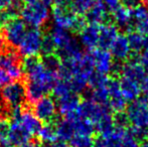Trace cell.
Here are the masks:
<instances>
[{"label":"cell","instance_id":"484cf974","mask_svg":"<svg viewBox=\"0 0 148 147\" xmlns=\"http://www.w3.org/2000/svg\"><path fill=\"white\" fill-rule=\"evenodd\" d=\"M25 92H26V99L29 103H36L41 98L45 97L47 93L49 91L47 88L42 87L41 85H38L36 83L27 82V85L25 87Z\"/></svg>","mask_w":148,"mask_h":147},{"label":"cell","instance_id":"83f0119b","mask_svg":"<svg viewBox=\"0 0 148 147\" xmlns=\"http://www.w3.org/2000/svg\"><path fill=\"white\" fill-rule=\"evenodd\" d=\"M55 127L56 131H57L58 139H60L62 142H69V140L73 135V132H74L72 121L69 119H62L58 122Z\"/></svg>","mask_w":148,"mask_h":147},{"label":"cell","instance_id":"7c38bea8","mask_svg":"<svg viewBox=\"0 0 148 147\" xmlns=\"http://www.w3.org/2000/svg\"><path fill=\"white\" fill-rule=\"evenodd\" d=\"M26 24L19 18H12L4 26V38L11 46H17L20 44L24 36L26 34Z\"/></svg>","mask_w":148,"mask_h":147},{"label":"cell","instance_id":"681fc988","mask_svg":"<svg viewBox=\"0 0 148 147\" xmlns=\"http://www.w3.org/2000/svg\"><path fill=\"white\" fill-rule=\"evenodd\" d=\"M146 137H147V139H148V129H147V131H146Z\"/></svg>","mask_w":148,"mask_h":147},{"label":"cell","instance_id":"7bdbcfd3","mask_svg":"<svg viewBox=\"0 0 148 147\" xmlns=\"http://www.w3.org/2000/svg\"><path fill=\"white\" fill-rule=\"evenodd\" d=\"M143 91L145 92V94H146V96H147V99H148V76H147L146 80H145L144 86H143Z\"/></svg>","mask_w":148,"mask_h":147},{"label":"cell","instance_id":"836d02e7","mask_svg":"<svg viewBox=\"0 0 148 147\" xmlns=\"http://www.w3.org/2000/svg\"><path fill=\"white\" fill-rule=\"evenodd\" d=\"M103 4L106 6L107 10L109 12H115L116 10L121 7L122 4V0H102Z\"/></svg>","mask_w":148,"mask_h":147},{"label":"cell","instance_id":"60d3db41","mask_svg":"<svg viewBox=\"0 0 148 147\" xmlns=\"http://www.w3.org/2000/svg\"><path fill=\"white\" fill-rule=\"evenodd\" d=\"M7 127V125L5 124V119H4L3 114L0 112V130H3Z\"/></svg>","mask_w":148,"mask_h":147},{"label":"cell","instance_id":"ee69618b","mask_svg":"<svg viewBox=\"0 0 148 147\" xmlns=\"http://www.w3.org/2000/svg\"><path fill=\"white\" fill-rule=\"evenodd\" d=\"M4 43H5V38H4V36L0 34V51H2V49H3Z\"/></svg>","mask_w":148,"mask_h":147},{"label":"cell","instance_id":"6da1fadb","mask_svg":"<svg viewBox=\"0 0 148 147\" xmlns=\"http://www.w3.org/2000/svg\"><path fill=\"white\" fill-rule=\"evenodd\" d=\"M120 75L119 85L127 102H132L139 98L148 76V72L140 62L129 61L125 63L121 68Z\"/></svg>","mask_w":148,"mask_h":147},{"label":"cell","instance_id":"7a4b0ae2","mask_svg":"<svg viewBox=\"0 0 148 147\" xmlns=\"http://www.w3.org/2000/svg\"><path fill=\"white\" fill-rule=\"evenodd\" d=\"M80 116L89 120L95 129L101 134L115 125L113 112L108 105L96 102L92 99L82 102L80 107Z\"/></svg>","mask_w":148,"mask_h":147},{"label":"cell","instance_id":"4dcf8cb0","mask_svg":"<svg viewBox=\"0 0 148 147\" xmlns=\"http://www.w3.org/2000/svg\"><path fill=\"white\" fill-rule=\"evenodd\" d=\"M53 96L59 100V99L68 96V95L72 94V93H74V92H73L69 82L64 81V80H59L56 83L55 86H53Z\"/></svg>","mask_w":148,"mask_h":147},{"label":"cell","instance_id":"30bf717a","mask_svg":"<svg viewBox=\"0 0 148 147\" xmlns=\"http://www.w3.org/2000/svg\"><path fill=\"white\" fill-rule=\"evenodd\" d=\"M42 32L38 28H30L26 31L23 39L18 45V51L21 55L25 57H36L41 51L43 40Z\"/></svg>","mask_w":148,"mask_h":147},{"label":"cell","instance_id":"8fae6325","mask_svg":"<svg viewBox=\"0 0 148 147\" xmlns=\"http://www.w3.org/2000/svg\"><path fill=\"white\" fill-rule=\"evenodd\" d=\"M91 57L93 61L95 72L102 76H108L115 70V59L108 49H98L91 51Z\"/></svg>","mask_w":148,"mask_h":147},{"label":"cell","instance_id":"cb8c5ba5","mask_svg":"<svg viewBox=\"0 0 148 147\" xmlns=\"http://www.w3.org/2000/svg\"><path fill=\"white\" fill-rule=\"evenodd\" d=\"M113 18L115 21V25L124 29H129V27L134 22L132 10L125 6H121L119 9L113 12Z\"/></svg>","mask_w":148,"mask_h":147},{"label":"cell","instance_id":"e0dca14e","mask_svg":"<svg viewBox=\"0 0 148 147\" xmlns=\"http://www.w3.org/2000/svg\"><path fill=\"white\" fill-rule=\"evenodd\" d=\"M6 134L9 142L13 147H18L24 143L29 142L31 135L23 128L17 119L12 118L6 128Z\"/></svg>","mask_w":148,"mask_h":147},{"label":"cell","instance_id":"bcb514c9","mask_svg":"<svg viewBox=\"0 0 148 147\" xmlns=\"http://www.w3.org/2000/svg\"><path fill=\"white\" fill-rule=\"evenodd\" d=\"M20 2L25 4H29V3H33V2H37V1H42V0H19Z\"/></svg>","mask_w":148,"mask_h":147},{"label":"cell","instance_id":"7dc6e473","mask_svg":"<svg viewBox=\"0 0 148 147\" xmlns=\"http://www.w3.org/2000/svg\"><path fill=\"white\" fill-rule=\"evenodd\" d=\"M140 147H148V143L143 144V145H142V146H140Z\"/></svg>","mask_w":148,"mask_h":147},{"label":"cell","instance_id":"e575fe53","mask_svg":"<svg viewBox=\"0 0 148 147\" xmlns=\"http://www.w3.org/2000/svg\"><path fill=\"white\" fill-rule=\"evenodd\" d=\"M11 77L8 74L7 71H5L4 69L0 68V87L3 88L4 86L8 85L9 83H11Z\"/></svg>","mask_w":148,"mask_h":147},{"label":"cell","instance_id":"9a60e30c","mask_svg":"<svg viewBox=\"0 0 148 147\" xmlns=\"http://www.w3.org/2000/svg\"><path fill=\"white\" fill-rule=\"evenodd\" d=\"M82 102L77 94L72 93L58 100V109L64 119H74L80 116V107Z\"/></svg>","mask_w":148,"mask_h":147},{"label":"cell","instance_id":"b9f144b4","mask_svg":"<svg viewBox=\"0 0 148 147\" xmlns=\"http://www.w3.org/2000/svg\"><path fill=\"white\" fill-rule=\"evenodd\" d=\"M18 147H40L37 143H35V142H27V143H24L22 144V145L18 146Z\"/></svg>","mask_w":148,"mask_h":147},{"label":"cell","instance_id":"4fadbf2b","mask_svg":"<svg viewBox=\"0 0 148 147\" xmlns=\"http://www.w3.org/2000/svg\"><path fill=\"white\" fill-rule=\"evenodd\" d=\"M0 68L8 72L12 80H20L23 77L24 71L20 65L17 53L12 51H5L0 53Z\"/></svg>","mask_w":148,"mask_h":147},{"label":"cell","instance_id":"f35d334b","mask_svg":"<svg viewBox=\"0 0 148 147\" xmlns=\"http://www.w3.org/2000/svg\"><path fill=\"white\" fill-rule=\"evenodd\" d=\"M15 1L16 0H0V9H8Z\"/></svg>","mask_w":148,"mask_h":147},{"label":"cell","instance_id":"8d00e7d4","mask_svg":"<svg viewBox=\"0 0 148 147\" xmlns=\"http://www.w3.org/2000/svg\"><path fill=\"white\" fill-rule=\"evenodd\" d=\"M10 19H12V17L7 10L0 9V27H4Z\"/></svg>","mask_w":148,"mask_h":147},{"label":"cell","instance_id":"9c48e42d","mask_svg":"<svg viewBox=\"0 0 148 147\" xmlns=\"http://www.w3.org/2000/svg\"><path fill=\"white\" fill-rule=\"evenodd\" d=\"M0 98L10 111L20 109L26 100L25 86L20 81L9 83L2 88Z\"/></svg>","mask_w":148,"mask_h":147},{"label":"cell","instance_id":"f1b7e54d","mask_svg":"<svg viewBox=\"0 0 148 147\" xmlns=\"http://www.w3.org/2000/svg\"><path fill=\"white\" fill-rule=\"evenodd\" d=\"M100 1L101 0H66L68 5L70 6L71 9L79 15L86 14V12L92 6H94Z\"/></svg>","mask_w":148,"mask_h":147},{"label":"cell","instance_id":"52a82bcc","mask_svg":"<svg viewBox=\"0 0 148 147\" xmlns=\"http://www.w3.org/2000/svg\"><path fill=\"white\" fill-rule=\"evenodd\" d=\"M49 36H51L56 49L59 51V55L62 57V59L75 57L83 53L81 51L80 41L68 30L53 26Z\"/></svg>","mask_w":148,"mask_h":147},{"label":"cell","instance_id":"ab89813d","mask_svg":"<svg viewBox=\"0 0 148 147\" xmlns=\"http://www.w3.org/2000/svg\"><path fill=\"white\" fill-rule=\"evenodd\" d=\"M47 147H70V145L66 144V142H62V141H60V142H56V143H53V144H49V146Z\"/></svg>","mask_w":148,"mask_h":147},{"label":"cell","instance_id":"f907efd6","mask_svg":"<svg viewBox=\"0 0 148 147\" xmlns=\"http://www.w3.org/2000/svg\"><path fill=\"white\" fill-rule=\"evenodd\" d=\"M56 1V3H57V2H60V1H62V0H55Z\"/></svg>","mask_w":148,"mask_h":147},{"label":"cell","instance_id":"d4e9b609","mask_svg":"<svg viewBox=\"0 0 148 147\" xmlns=\"http://www.w3.org/2000/svg\"><path fill=\"white\" fill-rule=\"evenodd\" d=\"M94 142V132L87 131H75L69 140L70 147H92Z\"/></svg>","mask_w":148,"mask_h":147},{"label":"cell","instance_id":"ffe728a7","mask_svg":"<svg viewBox=\"0 0 148 147\" xmlns=\"http://www.w3.org/2000/svg\"><path fill=\"white\" fill-rule=\"evenodd\" d=\"M108 106L112 112H115V113H121V112L126 110L127 108V101L121 92L119 81H116L114 79L112 80Z\"/></svg>","mask_w":148,"mask_h":147},{"label":"cell","instance_id":"f6af8a7d","mask_svg":"<svg viewBox=\"0 0 148 147\" xmlns=\"http://www.w3.org/2000/svg\"><path fill=\"white\" fill-rule=\"evenodd\" d=\"M92 147H103V144H102V142L100 141V139L98 138V139L95 140V142H94V144L92 145Z\"/></svg>","mask_w":148,"mask_h":147},{"label":"cell","instance_id":"3957f363","mask_svg":"<svg viewBox=\"0 0 148 147\" xmlns=\"http://www.w3.org/2000/svg\"><path fill=\"white\" fill-rule=\"evenodd\" d=\"M22 68L24 74L27 77L28 82L41 85L49 91H51L56 83L59 81L58 74L47 70L43 66L41 59H39L37 57H25L22 63Z\"/></svg>","mask_w":148,"mask_h":147},{"label":"cell","instance_id":"d590c367","mask_svg":"<svg viewBox=\"0 0 148 147\" xmlns=\"http://www.w3.org/2000/svg\"><path fill=\"white\" fill-rule=\"evenodd\" d=\"M143 0H122V3L124 4L125 7L133 10L138 6L142 5Z\"/></svg>","mask_w":148,"mask_h":147},{"label":"cell","instance_id":"5bb4252c","mask_svg":"<svg viewBox=\"0 0 148 147\" xmlns=\"http://www.w3.org/2000/svg\"><path fill=\"white\" fill-rule=\"evenodd\" d=\"M58 113V105L56 101L51 97H43L33 106V114L39 119L41 122H49L53 121L57 117Z\"/></svg>","mask_w":148,"mask_h":147},{"label":"cell","instance_id":"74e56055","mask_svg":"<svg viewBox=\"0 0 148 147\" xmlns=\"http://www.w3.org/2000/svg\"><path fill=\"white\" fill-rule=\"evenodd\" d=\"M139 62H140L141 65L144 67V69L148 72V46H146L142 51H141Z\"/></svg>","mask_w":148,"mask_h":147},{"label":"cell","instance_id":"ba28073f","mask_svg":"<svg viewBox=\"0 0 148 147\" xmlns=\"http://www.w3.org/2000/svg\"><path fill=\"white\" fill-rule=\"evenodd\" d=\"M21 19L31 28L42 27L51 17L49 5L42 1L25 4L20 11Z\"/></svg>","mask_w":148,"mask_h":147},{"label":"cell","instance_id":"c3c4849f","mask_svg":"<svg viewBox=\"0 0 148 147\" xmlns=\"http://www.w3.org/2000/svg\"><path fill=\"white\" fill-rule=\"evenodd\" d=\"M143 1L145 2V4H146V6H148V0H143Z\"/></svg>","mask_w":148,"mask_h":147},{"label":"cell","instance_id":"603a6c76","mask_svg":"<svg viewBox=\"0 0 148 147\" xmlns=\"http://www.w3.org/2000/svg\"><path fill=\"white\" fill-rule=\"evenodd\" d=\"M132 12L137 31L148 36V6L140 5L133 9Z\"/></svg>","mask_w":148,"mask_h":147},{"label":"cell","instance_id":"f546056e","mask_svg":"<svg viewBox=\"0 0 148 147\" xmlns=\"http://www.w3.org/2000/svg\"><path fill=\"white\" fill-rule=\"evenodd\" d=\"M37 136H38L39 140L47 144H53L56 143L58 140L57 131H56V127L51 124H47L45 126H41L40 130L37 132Z\"/></svg>","mask_w":148,"mask_h":147},{"label":"cell","instance_id":"8992f818","mask_svg":"<svg viewBox=\"0 0 148 147\" xmlns=\"http://www.w3.org/2000/svg\"><path fill=\"white\" fill-rule=\"evenodd\" d=\"M139 137L133 130L118 124L102 133L99 139L103 147H140Z\"/></svg>","mask_w":148,"mask_h":147},{"label":"cell","instance_id":"5b68a950","mask_svg":"<svg viewBox=\"0 0 148 147\" xmlns=\"http://www.w3.org/2000/svg\"><path fill=\"white\" fill-rule=\"evenodd\" d=\"M124 118L131 130L141 136L148 129V99L137 98L130 102L125 110Z\"/></svg>","mask_w":148,"mask_h":147},{"label":"cell","instance_id":"d6986e66","mask_svg":"<svg viewBox=\"0 0 148 147\" xmlns=\"http://www.w3.org/2000/svg\"><path fill=\"white\" fill-rule=\"evenodd\" d=\"M110 53L116 61L124 62L128 59L132 53V49H131L127 36L119 34L110 47Z\"/></svg>","mask_w":148,"mask_h":147},{"label":"cell","instance_id":"4316f807","mask_svg":"<svg viewBox=\"0 0 148 147\" xmlns=\"http://www.w3.org/2000/svg\"><path fill=\"white\" fill-rule=\"evenodd\" d=\"M132 51L140 53L146 46H148V36L141 34L138 31H131L127 36Z\"/></svg>","mask_w":148,"mask_h":147},{"label":"cell","instance_id":"ac0fdd59","mask_svg":"<svg viewBox=\"0 0 148 147\" xmlns=\"http://www.w3.org/2000/svg\"><path fill=\"white\" fill-rule=\"evenodd\" d=\"M100 25L88 24L79 31V41L85 49L94 51L99 46Z\"/></svg>","mask_w":148,"mask_h":147},{"label":"cell","instance_id":"1f68e13d","mask_svg":"<svg viewBox=\"0 0 148 147\" xmlns=\"http://www.w3.org/2000/svg\"><path fill=\"white\" fill-rule=\"evenodd\" d=\"M43 66L47 68V70L53 72V73H57L59 71L62 61L60 59V57L58 55H56L55 53H51V55H47L43 57V59H41Z\"/></svg>","mask_w":148,"mask_h":147},{"label":"cell","instance_id":"277c9868","mask_svg":"<svg viewBox=\"0 0 148 147\" xmlns=\"http://www.w3.org/2000/svg\"><path fill=\"white\" fill-rule=\"evenodd\" d=\"M51 19L53 26L60 27L68 31H80L85 26V19L71 9L66 0H62L55 4L51 11Z\"/></svg>","mask_w":148,"mask_h":147},{"label":"cell","instance_id":"7402d4cb","mask_svg":"<svg viewBox=\"0 0 148 147\" xmlns=\"http://www.w3.org/2000/svg\"><path fill=\"white\" fill-rule=\"evenodd\" d=\"M108 13L109 11L101 0L94 6H92L85 15H86V20L89 22V24L101 25V24L105 23V21L108 19Z\"/></svg>","mask_w":148,"mask_h":147},{"label":"cell","instance_id":"d6a6232c","mask_svg":"<svg viewBox=\"0 0 148 147\" xmlns=\"http://www.w3.org/2000/svg\"><path fill=\"white\" fill-rule=\"evenodd\" d=\"M55 51H56V46H55V44H53V40H51V36H47L43 37L42 45H41V53L45 55H51V53H53Z\"/></svg>","mask_w":148,"mask_h":147},{"label":"cell","instance_id":"2e32d148","mask_svg":"<svg viewBox=\"0 0 148 147\" xmlns=\"http://www.w3.org/2000/svg\"><path fill=\"white\" fill-rule=\"evenodd\" d=\"M12 118H15L19 121V123L23 126V128L30 134L31 136L37 134V132L41 128V121L37 119L36 116L33 114V112L28 110H21V109H16V110L10 111Z\"/></svg>","mask_w":148,"mask_h":147},{"label":"cell","instance_id":"44dd1931","mask_svg":"<svg viewBox=\"0 0 148 147\" xmlns=\"http://www.w3.org/2000/svg\"><path fill=\"white\" fill-rule=\"evenodd\" d=\"M118 36V28L115 24H101L99 32V47L104 49H110Z\"/></svg>","mask_w":148,"mask_h":147}]
</instances>
